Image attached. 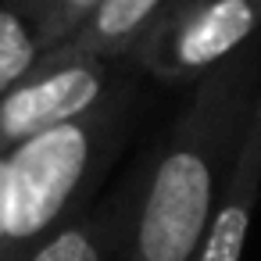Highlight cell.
Here are the masks:
<instances>
[{
  "label": "cell",
  "instance_id": "6da1fadb",
  "mask_svg": "<svg viewBox=\"0 0 261 261\" xmlns=\"http://www.w3.org/2000/svg\"><path fill=\"white\" fill-rule=\"evenodd\" d=\"M261 86V40L197 79L143 158L125 261H193Z\"/></svg>",
  "mask_w": 261,
  "mask_h": 261
},
{
  "label": "cell",
  "instance_id": "7a4b0ae2",
  "mask_svg": "<svg viewBox=\"0 0 261 261\" xmlns=\"http://www.w3.org/2000/svg\"><path fill=\"white\" fill-rule=\"evenodd\" d=\"M140 108L143 93L125 72L90 115L0 154V261H25L54 229L100 197Z\"/></svg>",
  "mask_w": 261,
  "mask_h": 261
},
{
  "label": "cell",
  "instance_id": "3957f363",
  "mask_svg": "<svg viewBox=\"0 0 261 261\" xmlns=\"http://www.w3.org/2000/svg\"><path fill=\"white\" fill-rule=\"evenodd\" d=\"M254 40H261V0H172L129 61L165 86H193Z\"/></svg>",
  "mask_w": 261,
  "mask_h": 261
},
{
  "label": "cell",
  "instance_id": "277c9868",
  "mask_svg": "<svg viewBox=\"0 0 261 261\" xmlns=\"http://www.w3.org/2000/svg\"><path fill=\"white\" fill-rule=\"evenodd\" d=\"M125 72L118 61L47 50L18 86L0 97V154L90 115Z\"/></svg>",
  "mask_w": 261,
  "mask_h": 261
},
{
  "label": "cell",
  "instance_id": "5b68a950",
  "mask_svg": "<svg viewBox=\"0 0 261 261\" xmlns=\"http://www.w3.org/2000/svg\"><path fill=\"white\" fill-rule=\"evenodd\" d=\"M140 186L143 165L133 168L108 197H97L61 229H54L25 261H125Z\"/></svg>",
  "mask_w": 261,
  "mask_h": 261
},
{
  "label": "cell",
  "instance_id": "8992f818",
  "mask_svg": "<svg viewBox=\"0 0 261 261\" xmlns=\"http://www.w3.org/2000/svg\"><path fill=\"white\" fill-rule=\"evenodd\" d=\"M257 200H261V86L193 261H243Z\"/></svg>",
  "mask_w": 261,
  "mask_h": 261
},
{
  "label": "cell",
  "instance_id": "52a82bcc",
  "mask_svg": "<svg viewBox=\"0 0 261 261\" xmlns=\"http://www.w3.org/2000/svg\"><path fill=\"white\" fill-rule=\"evenodd\" d=\"M168 4L172 0H97L83 25L50 50L100 61H129L136 43L150 33V25L165 15Z\"/></svg>",
  "mask_w": 261,
  "mask_h": 261
},
{
  "label": "cell",
  "instance_id": "ba28073f",
  "mask_svg": "<svg viewBox=\"0 0 261 261\" xmlns=\"http://www.w3.org/2000/svg\"><path fill=\"white\" fill-rule=\"evenodd\" d=\"M47 54L36 0H0V97L18 86Z\"/></svg>",
  "mask_w": 261,
  "mask_h": 261
},
{
  "label": "cell",
  "instance_id": "9c48e42d",
  "mask_svg": "<svg viewBox=\"0 0 261 261\" xmlns=\"http://www.w3.org/2000/svg\"><path fill=\"white\" fill-rule=\"evenodd\" d=\"M93 4H97V0H36L47 50L58 47V43H65L83 25V18L93 11Z\"/></svg>",
  "mask_w": 261,
  "mask_h": 261
}]
</instances>
